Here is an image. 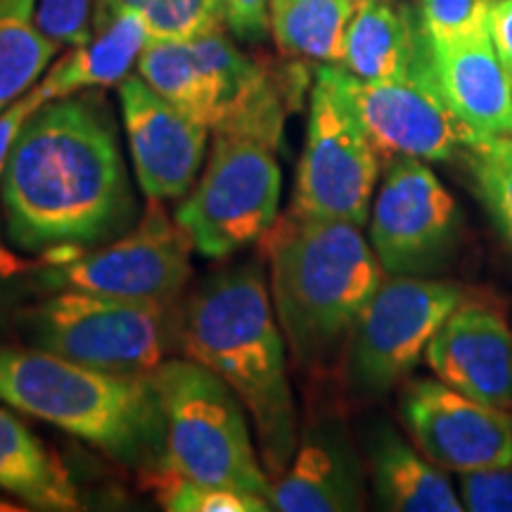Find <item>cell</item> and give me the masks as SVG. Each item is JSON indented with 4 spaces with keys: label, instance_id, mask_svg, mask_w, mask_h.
I'll use <instances>...</instances> for the list:
<instances>
[{
    "label": "cell",
    "instance_id": "cell-23",
    "mask_svg": "<svg viewBox=\"0 0 512 512\" xmlns=\"http://www.w3.org/2000/svg\"><path fill=\"white\" fill-rule=\"evenodd\" d=\"M354 0H271L268 24L285 57L339 64Z\"/></svg>",
    "mask_w": 512,
    "mask_h": 512
},
{
    "label": "cell",
    "instance_id": "cell-21",
    "mask_svg": "<svg viewBox=\"0 0 512 512\" xmlns=\"http://www.w3.org/2000/svg\"><path fill=\"white\" fill-rule=\"evenodd\" d=\"M370 482L382 510L463 512L444 467L408 446L389 425H377L368 437Z\"/></svg>",
    "mask_w": 512,
    "mask_h": 512
},
{
    "label": "cell",
    "instance_id": "cell-30",
    "mask_svg": "<svg viewBox=\"0 0 512 512\" xmlns=\"http://www.w3.org/2000/svg\"><path fill=\"white\" fill-rule=\"evenodd\" d=\"M460 501L470 512H512V463L460 472Z\"/></svg>",
    "mask_w": 512,
    "mask_h": 512
},
{
    "label": "cell",
    "instance_id": "cell-15",
    "mask_svg": "<svg viewBox=\"0 0 512 512\" xmlns=\"http://www.w3.org/2000/svg\"><path fill=\"white\" fill-rule=\"evenodd\" d=\"M117 91L140 188L159 202L188 195L207 155L209 128L164 100L140 74H128Z\"/></svg>",
    "mask_w": 512,
    "mask_h": 512
},
{
    "label": "cell",
    "instance_id": "cell-5",
    "mask_svg": "<svg viewBox=\"0 0 512 512\" xmlns=\"http://www.w3.org/2000/svg\"><path fill=\"white\" fill-rule=\"evenodd\" d=\"M150 375L162 406L166 463L200 484L271 503L273 479L256 453L240 396L188 356L162 361Z\"/></svg>",
    "mask_w": 512,
    "mask_h": 512
},
{
    "label": "cell",
    "instance_id": "cell-6",
    "mask_svg": "<svg viewBox=\"0 0 512 512\" xmlns=\"http://www.w3.org/2000/svg\"><path fill=\"white\" fill-rule=\"evenodd\" d=\"M29 335L46 349L107 373H152L178 339L169 302H140L110 294L57 290L29 311Z\"/></svg>",
    "mask_w": 512,
    "mask_h": 512
},
{
    "label": "cell",
    "instance_id": "cell-4",
    "mask_svg": "<svg viewBox=\"0 0 512 512\" xmlns=\"http://www.w3.org/2000/svg\"><path fill=\"white\" fill-rule=\"evenodd\" d=\"M0 399L138 472L166 460L162 406L150 373H107L38 347L0 349Z\"/></svg>",
    "mask_w": 512,
    "mask_h": 512
},
{
    "label": "cell",
    "instance_id": "cell-26",
    "mask_svg": "<svg viewBox=\"0 0 512 512\" xmlns=\"http://www.w3.org/2000/svg\"><path fill=\"white\" fill-rule=\"evenodd\" d=\"M140 482L155 501L169 512H266L271 503L266 498L221 486L200 484L185 477L169 463H159L140 472Z\"/></svg>",
    "mask_w": 512,
    "mask_h": 512
},
{
    "label": "cell",
    "instance_id": "cell-17",
    "mask_svg": "<svg viewBox=\"0 0 512 512\" xmlns=\"http://www.w3.org/2000/svg\"><path fill=\"white\" fill-rule=\"evenodd\" d=\"M366 508V472L344 425L320 420L304 427L297 451L273 479L271 510L351 512Z\"/></svg>",
    "mask_w": 512,
    "mask_h": 512
},
{
    "label": "cell",
    "instance_id": "cell-33",
    "mask_svg": "<svg viewBox=\"0 0 512 512\" xmlns=\"http://www.w3.org/2000/svg\"><path fill=\"white\" fill-rule=\"evenodd\" d=\"M223 27L238 41L259 43L271 31L268 8L271 0H219Z\"/></svg>",
    "mask_w": 512,
    "mask_h": 512
},
{
    "label": "cell",
    "instance_id": "cell-31",
    "mask_svg": "<svg viewBox=\"0 0 512 512\" xmlns=\"http://www.w3.org/2000/svg\"><path fill=\"white\" fill-rule=\"evenodd\" d=\"M472 174H475L484 204L489 207L498 228L503 230L505 240L512 245V162L475 155Z\"/></svg>",
    "mask_w": 512,
    "mask_h": 512
},
{
    "label": "cell",
    "instance_id": "cell-10",
    "mask_svg": "<svg viewBox=\"0 0 512 512\" xmlns=\"http://www.w3.org/2000/svg\"><path fill=\"white\" fill-rule=\"evenodd\" d=\"M332 74L380 159L392 162L413 157L422 162H444L456 157L463 147L472 150L482 143L448 105L434 74L432 48L399 79L363 81L339 64H332Z\"/></svg>",
    "mask_w": 512,
    "mask_h": 512
},
{
    "label": "cell",
    "instance_id": "cell-1",
    "mask_svg": "<svg viewBox=\"0 0 512 512\" xmlns=\"http://www.w3.org/2000/svg\"><path fill=\"white\" fill-rule=\"evenodd\" d=\"M0 202L12 245L48 259L126 233L136 200L100 95L48 100L29 114L5 162Z\"/></svg>",
    "mask_w": 512,
    "mask_h": 512
},
{
    "label": "cell",
    "instance_id": "cell-25",
    "mask_svg": "<svg viewBox=\"0 0 512 512\" xmlns=\"http://www.w3.org/2000/svg\"><path fill=\"white\" fill-rule=\"evenodd\" d=\"M138 74L164 100L209 128V83L190 41H150L138 60Z\"/></svg>",
    "mask_w": 512,
    "mask_h": 512
},
{
    "label": "cell",
    "instance_id": "cell-13",
    "mask_svg": "<svg viewBox=\"0 0 512 512\" xmlns=\"http://www.w3.org/2000/svg\"><path fill=\"white\" fill-rule=\"evenodd\" d=\"M233 34L219 27L190 41L209 83L214 136L254 138L278 150L285 117L302 81L280 72L264 57L235 46Z\"/></svg>",
    "mask_w": 512,
    "mask_h": 512
},
{
    "label": "cell",
    "instance_id": "cell-35",
    "mask_svg": "<svg viewBox=\"0 0 512 512\" xmlns=\"http://www.w3.org/2000/svg\"><path fill=\"white\" fill-rule=\"evenodd\" d=\"M472 155H482L489 159H501V162H512V136L491 138L472 147Z\"/></svg>",
    "mask_w": 512,
    "mask_h": 512
},
{
    "label": "cell",
    "instance_id": "cell-29",
    "mask_svg": "<svg viewBox=\"0 0 512 512\" xmlns=\"http://www.w3.org/2000/svg\"><path fill=\"white\" fill-rule=\"evenodd\" d=\"M95 0H36V24L50 41L79 46L91 36Z\"/></svg>",
    "mask_w": 512,
    "mask_h": 512
},
{
    "label": "cell",
    "instance_id": "cell-36",
    "mask_svg": "<svg viewBox=\"0 0 512 512\" xmlns=\"http://www.w3.org/2000/svg\"><path fill=\"white\" fill-rule=\"evenodd\" d=\"M354 3H356V5H361V3H368V0H354Z\"/></svg>",
    "mask_w": 512,
    "mask_h": 512
},
{
    "label": "cell",
    "instance_id": "cell-27",
    "mask_svg": "<svg viewBox=\"0 0 512 512\" xmlns=\"http://www.w3.org/2000/svg\"><path fill=\"white\" fill-rule=\"evenodd\" d=\"M140 17L150 41H195L223 27L219 0H147Z\"/></svg>",
    "mask_w": 512,
    "mask_h": 512
},
{
    "label": "cell",
    "instance_id": "cell-9",
    "mask_svg": "<svg viewBox=\"0 0 512 512\" xmlns=\"http://www.w3.org/2000/svg\"><path fill=\"white\" fill-rule=\"evenodd\" d=\"M465 302L463 287L422 275L382 278L347 342V370L356 394H389L411 375L446 318Z\"/></svg>",
    "mask_w": 512,
    "mask_h": 512
},
{
    "label": "cell",
    "instance_id": "cell-22",
    "mask_svg": "<svg viewBox=\"0 0 512 512\" xmlns=\"http://www.w3.org/2000/svg\"><path fill=\"white\" fill-rule=\"evenodd\" d=\"M0 489L36 510L83 508L79 489L60 456L5 408H0Z\"/></svg>",
    "mask_w": 512,
    "mask_h": 512
},
{
    "label": "cell",
    "instance_id": "cell-3",
    "mask_svg": "<svg viewBox=\"0 0 512 512\" xmlns=\"http://www.w3.org/2000/svg\"><path fill=\"white\" fill-rule=\"evenodd\" d=\"M256 245L271 268L275 316L294 363L323 366L349 342L384 271L361 228L287 214Z\"/></svg>",
    "mask_w": 512,
    "mask_h": 512
},
{
    "label": "cell",
    "instance_id": "cell-19",
    "mask_svg": "<svg viewBox=\"0 0 512 512\" xmlns=\"http://www.w3.org/2000/svg\"><path fill=\"white\" fill-rule=\"evenodd\" d=\"M430 48L420 12L396 0H368L356 5L339 67L363 81L399 79L411 72Z\"/></svg>",
    "mask_w": 512,
    "mask_h": 512
},
{
    "label": "cell",
    "instance_id": "cell-28",
    "mask_svg": "<svg viewBox=\"0 0 512 512\" xmlns=\"http://www.w3.org/2000/svg\"><path fill=\"white\" fill-rule=\"evenodd\" d=\"M496 0H420V22L430 43H453L489 29Z\"/></svg>",
    "mask_w": 512,
    "mask_h": 512
},
{
    "label": "cell",
    "instance_id": "cell-14",
    "mask_svg": "<svg viewBox=\"0 0 512 512\" xmlns=\"http://www.w3.org/2000/svg\"><path fill=\"white\" fill-rule=\"evenodd\" d=\"M401 415L422 453L451 472L512 463V411L486 406L441 380H411Z\"/></svg>",
    "mask_w": 512,
    "mask_h": 512
},
{
    "label": "cell",
    "instance_id": "cell-2",
    "mask_svg": "<svg viewBox=\"0 0 512 512\" xmlns=\"http://www.w3.org/2000/svg\"><path fill=\"white\" fill-rule=\"evenodd\" d=\"M178 344L240 396L261 463L278 479L297 451L299 430L285 335L261 268L242 264L204 280L178 313Z\"/></svg>",
    "mask_w": 512,
    "mask_h": 512
},
{
    "label": "cell",
    "instance_id": "cell-18",
    "mask_svg": "<svg viewBox=\"0 0 512 512\" xmlns=\"http://www.w3.org/2000/svg\"><path fill=\"white\" fill-rule=\"evenodd\" d=\"M434 74L448 105L479 138L512 136V76L491 29L453 43H432Z\"/></svg>",
    "mask_w": 512,
    "mask_h": 512
},
{
    "label": "cell",
    "instance_id": "cell-7",
    "mask_svg": "<svg viewBox=\"0 0 512 512\" xmlns=\"http://www.w3.org/2000/svg\"><path fill=\"white\" fill-rule=\"evenodd\" d=\"M377 174L380 155L335 81L332 64H323L311 86L304 152L287 214L363 228Z\"/></svg>",
    "mask_w": 512,
    "mask_h": 512
},
{
    "label": "cell",
    "instance_id": "cell-11",
    "mask_svg": "<svg viewBox=\"0 0 512 512\" xmlns=\"http://www.w3.org/2000/svg\"><path fill=\"white\" fill-rule=\"evenodd\" d=\"M192 242L185 230L150 200L145 219L107 245L55 256L46 283L55 290L110 294L140 302H171L190 280Z\"/></svg>",
    "mask_w": 512,
    "mask_h": 512
},
{
    "label": "cell",
    "instance_id": "cell-8",
    "mask_svg": "<svg viewBox=\"0 0 512 512\" xmlns=\"http://www.w3.org/2000/svg\"><path fill=\"white\" fill-rule=\"evenodd\" d=\"M283 174L275 147L254 138L214 136L202 178L176 211L195 252L223 259L259 242L278 221Z\"/></svg>",
    "mask_w": 512,
    "mask_h": 512
},
{
    "label": "cell",
    "instance_id": "cell-20",
    "mask_svg": "<svg viewBox=\"0 0 512 512\" xmlns=\"http://www.w3.org/2000/svg\"><path fill=\"white\" fill-rule=\"evenodd\" d=\"M150 34L138 12H124L91 27V36L69 48L36 83L43 98L57 100L93 88L119 86L138 67Z\"/></svg>",
    "mask_w": 512,
    "mask_h": 512
},
{
    "label": "cell",
    "instance_id": "cell-16",
    "mask_svg": "<svg viewBox=\"0 0 512 512\" xmlns=\"http://www.w3.org/2000/svg\"><path fill=\"white\" fill-rule=\"evenodd\" d=\"M425 358L456 392L512 411V328L501 311L463 302L432 337Z\"/></svg>",
    "mask_w": 512,
    "mask_h": 512
},
{
    "label": "cell",
    "instance_id": "cell-32",
    "mask_svg": "<svg viewBox=\"0 0 512 512\" xmlns=\"http://www.w3.org/2000/svg\"><path fill=\"white\" fill-rule=\"evenodd\" d=\"M43 102H46V98L38 91V86H34L24 98H19L15 105H10L8 110L0 114V185H3L5 162H8L10 147L15 143L19 128H22L24 121L29 119V114L34 112L36 107H41ZM24 268H29V264L19 261L17 256L3 245V240H0V278H8V275L24 271Z\"/></svg>",
    "mask_w": 512,
    "mask_h": 512
},
{
    "label": "cell",
    "instance_id": "cell-12",
    "mask_svg": "<svg viewBox=\"0 0 512 512\" xmlns=\"http://www.w3.org/2000/svg\"><path fill=\"white\" fill-rule=\"evenodd\" d=\"M458 204L422 159L387 166L370 216V245L384 275L432 273L453 252Z\"/></svg>",
    "mask_w": 512,
    "mask_h": 512
},
{
    "label": "cell",
    "instance_id": "cell-34",
    "mask_svg": "<svg viewBox=\"0 0 512 512\" xmlns=\"http://www.w3.org/2000/svg\"><path fill=\"white\" fill-rule=\"evenodd\" d=\"M491 38L505 69L512 76V0H496L489 19Z\"/></svg>",
    "mask_w": 512,
    "mask_h": 512
},
{
    "label": "cell",
    "instance_id": "cell-24",
    "mask_svg": "<svg viewBox=\"0 0 512 512\" xmlns=\"http://www.w3.org/2000/svg\"><path fill=\"white\" fill-rule=\"evenodd\" d=\"M60 48L38 29L36 0H0V114L43 79Z\"/></svg>",
    "mask_w": 512,
    "mask_h": 512
}]
</instances>
